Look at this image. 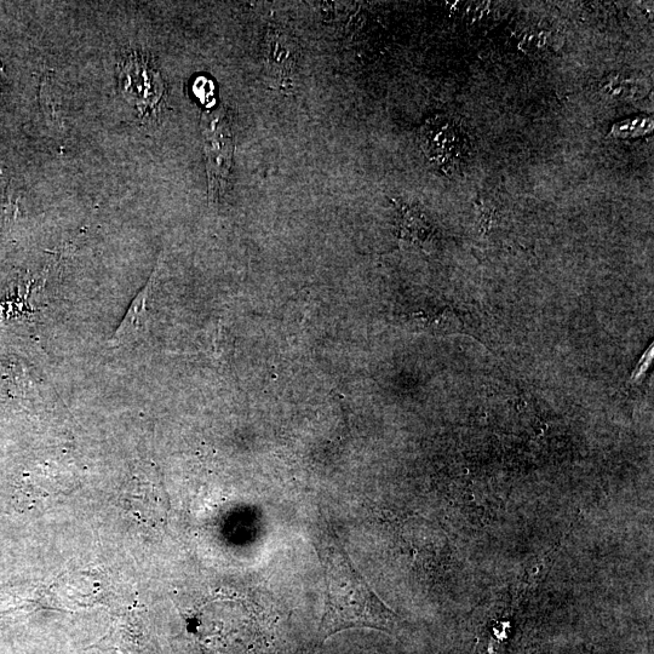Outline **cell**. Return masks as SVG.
<instances>
[{"instance_id": "cell-1", "label": "cell", "mask_w": 654, "mask_h": 654, "mask_svg": "<svg viewBox=\"0 0 654 654\" xmlns=\"http://www.w3.org/2000/svg\"><path fill=\"white\" fill-rule=\"evenodd\" d=\"M315 547L326 581L324 615L318 633L320 641L348 629H375L394 634L400 617L378 598L355 569L335 533H324Z\"/></svg>"}, {"instance_id": "cell-2", "label": "cell", "mask_w": 654, "mask_h": 654, "mask_svg": "<svg viewBox=\"0 0 654 654\" xmlns=\"http://www.w3.org/2000/svg\"><path fill=\"white\" fill-rule=\"evenodd\" d=\"M200 128L204 141L210 200L217 202L226 192L234 153L232 124L225 107L217 106L204 112Z\"/></svg>"}, {"instance_id": "cell-3", "label": "cell", "mask_w": 654, "mask_h": 654, "mask_svg": "<svg viewBox=\"0 0 654 654\" xmlns=\"http://www.w3.org/2000/svg\"><path fill=\"white\" fill-rule=\"evenodd\" d=\"M422 142L427 156L439 165L455 163L464 147L456 125L445 118L429 120L422 131Z\"/></svg>"}, {"instance_id": "cell-4", "label": "cell", "mask_w": 654, "mask_h": 654, "mask_svg": "<svg viewBox=\"0 0 654 654\" xmlns=\"http://www.w3.org/2000/svg\"><path fill=\"white\" fill-rule=\"evenodd\" d=\"M294 40L280 31L268 32L266 38V67L269 76L279 85L289 82L298 59Z\"/></svg>"}, {"instance_id": "cell-5", "label": "cell", "mask_w": 654, "mask_h": 654, "mask_svg": "<svg viewBox=\"0 0 654 654\" xmlns=\"http://www.w3.org/2000/svg\"><path fill=\"white\" fill-rule=\"evenodd\" d=\"M157 272L154 271L152 278L149 279L148 284L143 288L139 295L136 296L133 304L126 313L125 319L117 330L116 334L111 340V347H117L126 341L133 340L134 337L140 335L142 330L145 329L148 320V302L152 297L154 284L157 280Z\"/></svg>"}, {"instance_id": "cell-6", "label": "cell", "mask_w": 654, "mask_h": 654, "mask_svg": "<svg viewBox=\"0 0 654 654\" xmlns=\"http://www.w3.org/2000/svg\"><path fill=\"white\" fill-rule=\"evenodd\" d=\"M653 129V122L651 118H634L624 120L612 128V135L619 137V139H628V137L642 136L651 133Z\"/></svg>"}, {"instance_id": "cell-7", "label": "cell", "mask_w": 654, "mask_h": 654, "mask_svg": "<svg viewBox=\"0 0 654 654\" xmlns=\"http://www.w3.org/2000/svg\"><path fill=\"white\" fill-rule=\"evenodd\" d=\"M608 91H610V94L613 96H618V97H625V96H630L633 94H638V96L641 97L639 93H642V88L640 84L636 83H631L630 80H619V82H610V84L607 85Z\"/></svg>"}]
</instances>
